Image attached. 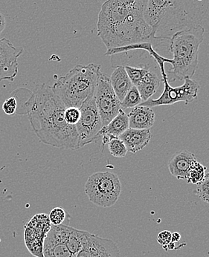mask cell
Returning <instances> with one entry per match:
<instances>
[{
	"instance_id": "6da1fadb",
	"label": "cell",
	"mask_w": 209,
	"mask_h": 257,
	"mask_svg": "<svg viewBox=\"0 0 209 257\" xmlns=\"http://www.w3.org/2000/svg\"><path fill=\"white\" fill-rule=\"evenodd\" d=\"M66 108L52 87L43 83L30 92L19 111L27 114L40 142L62 150H77L80 146L76 127L65 120Z\"/></svg>"
},
{
	"instance_id": "7a4b0ae2",
	"label": "cell",
	"mask_w": 209,
	"mask_h": 257,
	"mask_svg": "<svg viewBox=\"0 0 209 257\" xmlns=\"http://www.w3.org/2000/svg\"><path fill=\"white\" fill-rule=\"evenodd\" d=\"M97 35L107 49L125 47L136 43L154 41L152 29L144 15L114 0H107L100 8L97 23Z\"/></svg>"
},
{
	"instance_id": "3957f363",
	"label": "cell",
	"mask_w": 209,
	"mask_h": 257,
	"mask_svg": "<svg viewBox=\"0 0 209 257\" xmlns=\"http://www.w3.org/2000/svg\"><path fill=\"white\" fill-rule=\"evenodd\" d=\"M144 18L153 38L169 39L176 32L200 24L202 16L193 0H148Z\"/></svg>"
},
{
	"instance_id": "277c9868",
	"label": "cell",
	"mask_w": 209,
	"mask_h": 257,
	"mask_svg": "<svg viewBox=\"0 0 209 257\" xmlns=\"http://www.w3.org/2000/svg\"><path fill=\"white\" fill-rule=\"evenodd\" d=\"M205 29L202 25L176 32L170 38V52L173 54L172 69L168 72L171 82L193 77L198 69L199 46L203 42Z\"/></svg>"
},
{
	"instance_id": "5b68a950",
	"label": "cell",
	"mask_w": 209,
	"mask_h": 257,
	"mask_svg": "<svg viewBox=\"0 0 209 257\" xmlns=\"http://www.w3.org/2000/svg\"><path fill=\"white\" fill-rule=\"evenodd\" d=\"M100 72V65L77 64L55 82L52 91L66 107L80 108L88 97L94 95Z\"/></svg>"
},
{
	"instance_id": "8992f818",
	"label": "cell",
	"mask_w": 209,
	"mask_h": 257,
	"mask_svg": "<svg viewBox=\"0 0 209 257\" xmlns=\"http://www.w3.org/2000/svg\"><path fill=\"white\" fill-rule=\"evenodd\" d=\"M89 200L101 207L114 206L120 197L122 184L117 175L111 172H97L89 176L84 187Z\"/></svg>"
},
{
	"instance_id": "52a82bcc",
	"label": "cell",
	"mask_w": 209,
	"mask_h": 257,
	"mask_svg": "<svg viewBox=\"0 0 209 257\" xmlns=\"http://www.w3.org/2000/svg\"><path fill=\"white\" fill-rule=\"evenodd\" d=\"M80 117L75 127L80 148L90 145L98 139L102 124L101 117L96 106L95 97H88L80 107Z\"/></svg>"
},
{
	"instance_id": "ba28073f",
	"label": "cell",
	"mask_w": 209,
	"mask_h": 257,
	"mask_svg": "<svg viewBox=\"0 0 209 257\" xmlns=\"http://www.w3.org/2000/svg\"><path fill=\"white\" fill-rule=\"evenodd\" d=\"M184 80L185 82L182 86L172 87L168 82V76L163 77L164 90L160 97L157 99H148L140 105L152 108L164 105H173L179 102L189 104L197 98L199 84L196 80L191 78H185Z\"/></svg>"
},
{
	"instance_id": "9c48e42d",
	"label": "cell",
	"mask_w": 209,
	"mask_h": 257,
	"mask_svg": "<svg viewBox=\"0 0 209 257\" xmlns=\"http://www.w3.org/2000/svg\"><path fill=\"white\" fill-rule=\"evenodd\" d=\"M96 106L101 117L103 126L108 125L117 115L121 108V101L113 89L111 78L107 74L100 72L95 93Z\"/></svg>"
},
{
	"instance_id": "30bf717a",
	"label": "cell",
	"mask_w": 209,
	"mask_h": 257,
	"mask_svg": "<svg viewBox=\"0 0 209 257\" xmlns=\"http://www.w3.org/2000/svg\"><path fill=\"white\" fill-rule=\"evenodd\" d=\"M23 48L16 47L7 38H0V82L14 81L18 74V59Z\"/></svg>"
},
{
	"instance_id": "8fae6325",
	"label": "cell",
	"mask_w": 209,
	"mask_h": 257,
	"mask_svg": "<svg viewBox=\"0 0 209 257\" xmlns=\"http://www.w3.org/2000/svg\"><path fill=\"white\" fill-rule=\"evenodd\" d=\"M75 257H120V253L112 240L89 233L83 248Z\"/></svg>"
},
{
	"instance_id": "7c38bea8",
	"label": "cell",
	"mask_w": 209,
	"mask_h": 257,
	"mask_svg": "<svg viewBox=\"0 0 209 257\" xmlns=\"http://www.w3.org/2000/svg\"><path fill=\"white\" fill-rule=\"evenodd\" d=\"M66 225H53L48 233L43 244L45 257H75L68 248L65 239Z\"/></svg>"
},
{
	"instance_id": "4fadbf2b",
	"label": "cell",
	"mask_w": 209,
	"mask_h": 257,
	"mask_svg": "<svg viewBox=\"0 0 209 257\" xmlns=\"http://www.w3.org/2000/svg\"><path fill=\"white\" fill-rule=\"evenodd\" d=\"M152 136L150 130L128 128L119 136V139L125 143L128 151L135 154L148 146Z\"/></svg>"
},
{
	"instance_id": "5bb4252c",
	"label": "cell",
	"mask_w": 209,
	"mask_h": 257,
	"mask_svg": "<svg viewBox=\"0 0 209 257\" xmlns=\"http://www.w3.org/2000/svg\"><path fill=\"white\" fill-rule=\"evenodd\" d=\"M196 158L193 153L187 150L176 153L168 163V169L173 177L186 181L190 167L196 162Z\"/></svg>"
},
{
	"instance_id": "9a60e30c",
	"label": "cell",
	"mask_w": 209,
	"mask_h": 257,
	"mask_svg": "<svg viewBox=\"0 0 209 257\" xmlns=\"http://www.w3.org/2000/svg\"><path fill=\"white\" fill-rule=\"evenodd\" d=\"M129 127L137 130H151L154 124L155 113L152 108L139 105L128 114Z\"/></svg>"
},
{
	"instance_id": "2e32d148",
	"label": "cell",
	"mask_w": 209,
	"mask_h": 257,
	"mask_svg": "<svg viewBox=\"0 0 209 257\" xmlns=\"http://www.w3.org/2000/svg\"><path fill=\"white\" fill-rule=\"evenodd\" d=\"M110 78L115 93L122 102L127 93L129 92L133 86L129 76L127 74L125 66H119L115 67V70Z\"/></svg>"
},
{
	"instance_id": "e0dca14e",
	"label": "cell",
	"mask_w": 209,
	"mask_h": 257,
	"mask_svg": "<svg viewBox=\"0 0 209 257\" xmlns=\"http://www.w3.org/2000/svg\"><path fill=\"white\" fill-rule=\"evenodd\" d=\"M129 127L128 114L123 109H121L117 115L106 126H103L99 132V137L103 136L111 138H119Z\"/></svg>"
},
{
	"instance_id": "ac0fdd59",
	"label": "cell",
	"mask_w": 209,
	"mask_h": 257,
	"mask_svg": "<svg viewBox=\"0 0 209 257\" xmlns=\"http://www.w3.org/2000/svg\"><path fill=\"white\" fill-rule=\"evenodd\" d=\"M160 83L161 79L158 77L157 74H155L152 71L150 70L148 73L145 74V77L136 86L143 102L151 98L153 94L157 92Z\"/></svg>"
},
{
	"instance_id": "d6986e66",
	"label": "cell",
	"mask_w": 209,
	"mask_h": 257,
	"mask_svg": "<svg viewBox=\"0 0 209 257\" xmlns=\"http://www.w3.org/2000/svg\"><path fill=\"white\" fill-rule=\"evenodd\" d=\"M88 233V232L77 230L66 225V244L74 255L77 254L83 248Z\"/></svg>"
},
{
	"instance_id": "ffe728a7",
	"label": "cell",
	"mask_w": 209,
	"mask_h": 257,
	"mask_svg": "<svg viewBox=\"0 0 209 257\" xmlns=\"http://www.w3.org/2000/svg\"><path fill=\"white\" fill-rule=\"evenodd\" d=\"M206 170V167L196 161L190 167L187 176L186 182L189 184H200L205 179Z\"/></svg>"
},
{
	"instance_id": "44dd1931",
	"label": "cell",
	"mask_w": 209,
	"mask_h": 257,
	"mask_svg": "<svg viewBox=\"0 0 209 257\" xmlns=\"http://www.w3.org/2000/svg\"><path fill=\"white\" fill-rule=\"evenodd\" d=\"M143 102L140 93L136 86H133L129 92L127 93L125 98L121 102V108L122 109H130L139 106Z\"/></svg>"
},
{
	"instance_id": "7402d4cb",
	"label": "cell",
	"mask_w": 209,
	"mask_h": 257,
	"mask_svg": "<svg viewBox=\"0 0 209 257\" xmlns=\"http://www.w3.org/2000/svg\"><path fill=\"white\" fill-rule=\"evenodd\" d=\"M125 70H126L127 74L129 76L131 82H132L133 86H136L138 83L142 80V79L145 77V74L148 73L151 69L148 66H143L140 65L139 67L137 66H130V65H126L125 66Z\"/></svg>"
},
{
	"instance_id": "603a6c76",
	"label": "cell",
	"mask_w": 209,
	"mask_h": 257,
	"mask_svg": "<svg viewBox=\"0 0 209 257\" xmlns=\"http://www.w3.org/2000/svg\"><path fill=\"white\" fill-rule=\"evenodd\" d=\"M108 149L110 153L116 158H124L128 153V149L125 143L119 138L114 137L108 142Z\"/></svg>"
},
{
	"instance_id": "cb8c5ba5",
	"label": "cell",
	"mask_w": 209,
	"mask_h": 257,
	"mask_svg": "<svg viewBox=\"0 0 209 257\" xmlns=\"http://www.w3.org/2000/svg\"><path fill=\"white\" fill-rule=\"evenodd\" d=\"M114 1L142 15L145 14L148 3V0H114Z\"/></svg>"
},
{
	"instance_id": "d4e9b609",
	"label": "cell",
	"mask_w": 209,
	"mask_h": 257,
	"mask_svg": "<svg viewBox=\"0 0 209 257\" xmlns=\"http://www.w3.org/2000/svg\"><path fill=\"white\" fill-rule=\"evenodd\" d=\"M80 117V108L66 107L64 111V119L69 125L75 126Z\"/></svg>"
},
{
	"instance_id": "484cf974",
	"label": "cell",
	"mask_w": 209,
	"mask_h": 257,
	"mask_svg": "<svg viewBox=\"0 0 209 257\" xmlns=\"http://www.w3.org/2000/svg\"><path fill=\"white\" fill-rule=\"evenodd\" d=\"M66 218V211L61 207H55L49 213V219L53 225L62 224Z\"/></svg>"
},
{
	"instance_id": "4316f807",
	"label": "cell",
	"mask_w": 209,
	"mask_h": 257,
	"mask_svg": "<svg viewBox=\"0 0 209 257\" xmlns=\"http://www.w3.org/2000/svg\"><path fill=\"white\" fill-rule=\"evenodd\" d=\"M196 196L201 200L209 204V182L206 179H204L203 182L198 184L197 188L194 191Z\"/></svg>"
},
{
	"instance_id": "83f0119b",
	"label": "cell",
	"mask_w": 209,
	"mask_h": 257,
	"mask_svg": "<svg viewBox=\"0 0 209 257\" xmlns=\"http://www.w3.org/2000/svg\"><path fill=\"white\" fill-rule=\"evenodd\" d=\"M3 110L8 115H12L18 110V100L15 96L12 95L9 98L6 99L3 104Z\"/></svg>"
},
{
	"instance_id": "f1b7e54d",
	"label": "cell",
	"mask_w": 209,
	"mask_h": 257,
	"mask_svg": "<svg viewBox=\"0 0 209 257\" xmlns=\"http://www.w3.org/2000/svg\"><path fill=\"white\" fill-rule=\"evenodd\" d=\"M172 233L168 230L160 232L157 236V241L162 247H166L171 241Z\"/></svg>"
},
{
	"instance_id": "f546056e",
	"label": "cell",
	"mask_w": 209,
	"mask_h": 257,
	"mask_svg": "<svg viewBox=\"0 0 209 257\" xmlns=\"http://www.w3.org/2000/svg\"><path fill=\"white\" fill-rule=\"evenodd\" d=\"M6 27V20L4 15L0 13V34L5 30Z\"/></svg>"
},
{
	"instance_id": "4dcf8cb0",
	"label": "cell",
	"mask_w": 209,
	"mask_h": 257,
	"mask_svg": "<svg viewBox=\"0 0 209 257\" xmlns=\"http://www.w3.org/2000/svg\"><path fill=\"white\" fill-rule=\"evenodd\" d=\"M181 239L180 233L175 232V233H172L171 241L173 242H179Z\"/></svg>"
},
{
	"instance_id": "1f68e13d",
	"label": "cell",
	"mask_w": 209,
	"mask_h": 257,
	"mask_svg": "<svg viewBox=\"0 0 209 257\" xmlns=\"http://www.w3.org/2000/svg\"><path fill=\"white\" fill-rule=\"evenodd\" d=\"M205 179H206V180H208L209 182V172L205 174Z\"/></svg>"
},
{
	"instance_id": "d6a6232c",
	"label": "cell",
	"mask_w": 209,
	"mask_h": 257,
	"mask_svg": "<svg viewBox=\"0 0 209 257\" xmlns=\"http://www.w3.org/2000/svg\"><path fill=\"white\" fill-rule=\"evenodd\" d=\"M196 1H198V2H202V0H196Z\"/></svg>"
}]
</instances>
